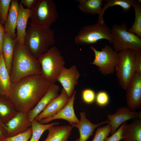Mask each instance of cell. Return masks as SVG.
Instances as JSON below:
<instances>
[{
    "instance_id": "34",
    "label": "cell",
    "mask_w": 141,
    "mask_h": 141,
    "mask_svg": "<svg viewBox=\"0 0 141 141\" xmlns=\"http://www.w3.org/2000/svg\"><path fill=\"white\" fill-rule=\"evenodd\" d=\"M126 122L127 121L124 122L114 134L109 137H107L104 141H120L123 139L122 129L125 124Z\"/></svg>"
},
{
    "instance_id": "16",
    "label": "cell",
    "mask_w": 141,
    "mask_h": 141,
    "mask_svg": "<svg viewBox=\"0 0 141 141\" xmlns=\"http://www.w3.org/2000/svg\"><path fill=\"white\" fill-rule=\"evenodd\" d=\"M30 9L25 8L22 4L19 3L16 25L17 33L15 40L20 44L24 45L26 27L30 18Z\"/></svg>"
},
{
    "instance_id": "12",
    "label": "cell",
    "mask_w": 141,
    "mask_h": 141,
    "mask_svg": "<svg viewBox=\"0 0 141 141\" xmlns=\"http://www.w3.org/2000/svg\"><path fill=\"white\" fill-rule=\"evenodd\" d=\"M141 111H132L127 107H122L118 109L113 114L107 116L108 124L111 126V135L114 134L122 124L128 120L137 118H141Z\"/></svg>"
},
{
    "instance_id": "36",
    "label": "cell",
    "mask_w": 141,
    "mask_h": 141,
    "mask_svg": "<svg viewBox=\"0 0 141 141\" xmlns=\"http://www.w3.org/2000/svg\"><path fill=\"white\" fill-rule=\"evenodd\" d=\"M4 33V27L0 22V55L2 54L3 39Z\"/></svg>"
},
{
    "instance_id": "27",
    "label": "cell",
    "mask_w": 141,
    "mask_h": 141,
    "mask_svg": "<svg viewBox=\"0 0 141 141\" xmlns=\"http://www.w3.org/2000/svg\"><path fill=\"white\" fill-rule=\"evenodd\" d=\"M59 124V122H57L43 124L34 119L31 122L32 132L31 136L29 141H39L41 136L45 131L52 126Z\"/></svg>"
},
{
    "instance_id": "19",
    "label": "cell",
    "mask_w": 141,
    "mask_h": 141,
    "mask_svg": "<svg viewBox=\"0 0 141 141\" xmlns=\"http://www.w3.org/2000/svg\"><path fill=\"white\" fill-rule=\"evenodd\" d=\"M19 3L17 0H11L8 14L4 27L5 32L8 34L13 40H15L16 23Z\"/></svg>"
},
{
    "instance_id": "37",
    "label": "cell",
    "mask_w": 141,
    "mask_h": 141,
    "mask_svg": "<svg viewBox=\"0 0 141 141\" xmlns=\"http://www.w3.org/2000/svg\"><path fill=\"white\" fill-rule=\"evenodd\" d=\"M37 0H21L20 3L28 8L31 9L33 5Z\"/></svg>"
},
{
    "instance_id": "40",
    "label": "cell",
    "mask_w": 141,
    "mask_h": 141,
    "mask_svg": "<svg viewBox=\"0 0 141 141\" xmlns=\"http://www.w3.org/2000/svg\"><path fill=\"white\" fill-rule=\"evenodd\" d=\"M75 141H79V139H77Z\"/></svg>"
},
{
    "instance_id": "4",
    "label": "cell",
    "mask_w": 141,
    "mask_h": 141,
    "mask_svg": "<svg viewBox=\"0 0 141 141\" xmlns=\"http://www.w3.org/2000/svg\"><path fill=\"white\" fill-rule=\"evenodd\" d=\"M31 26L48 28L58 18L56 4L52 0H37L30 9Z\"/></svg>"
},
{
    "instance_id": "6",
    "label": "cell",
    "mask_w": 141,
    "mask_h": 141,
    "mask_svg": "<svg viewBox=\"0 0 141 141\" xmlns=\"http://www.w3.org/2000/svg\"><path fill=\"white\" fill-rule=\"evenodd\" d=\"M125 23L114 24L111 29L113 48L119 52L124 49L141 51V37L129 32Z\"/></svg>"
},
{
    "instance_id": "1",
    "label": "cell",
    "mask_w": 141,
    "mask_h": 141,
    "mask_svg": "<svg viewBox=\"0 0 141 141\" xmlns=\"http://www.w3.org/2000/svg\"><path fill=\"white\" fill-rule=\"evenodd\" d=\"M52 84L41 74L28 76L11 83L7 98L17 112L27 113L36 105Z\"/></svg>"
},
{
    "instance_id": "3",
    "label": "cell",
    "mask_w": 141,
    "mask_h": 141,
    "mask_svg": "<svg viewBox=\"0 0 141 141\" xmlns=\"http://www.w3.org/2000/svg\"><path fill=\"white\" fill-rule=\"evenodd\" d=\"M55 42L54 33L50 27L38 28L31 26L26 31L24 45L38 59Z\"/></svg>"
},
{
    "instance_id": "18",
    "label": "cell",
    "mask_w": 141,
    "mask_h": 141,
    "mask_svg": "<svg viewBox=\"0 0 141 141\" xmlns=\"http://www.w3.org/2000/svg\"><path fill=\"white\" fill-rule=\"evenodd\" d=\"M86 114L84 111L80 113L79 122L72 126L77 128L79 131L80 137L79 141H87L93 135L95 129L101 125L107 123L106 120L97 124L91 123L86 117Z\"/></svg>"
},
{
    "instance_id": "30",
    "label": "cell",
    "mask_w": 141,
    "mask_h": 141,
    "mask_svg": "<svg viewBox=\"0 0 141 141\" xmlns=\"http://www.w3.org/2000/svg\"><path fill=\"white\" fill-rule=\"evenodd\" d=\"M32 129L31 126L26 131L12 136L7 137L3 141H29L31 136Z\"/></svg>"
},
{
    "instance_id": "7",
    "label": "cell",
    "mask_w": 141,
    "mask_h": 141,
    "mask_svg": "<svg viewBox=\"0 0 141 141\" xmlns=\"http://www.w3.org/2000/svg\"><path fill=\"white\" fill-rule=\"evenodd\" d=\"M135 51L124 49L118 53L115 69L119 84L124 90H126L136 72L134 63Z\"/></svg>"
},
{
    "instance_id": "26",
    "label": "cell",
    "mask_w": 141,
    "mask_h": 141,
    "mask_svg": "<svg viewBox=\"0 0 141 141\" xmlns=\"http://www.w3.org/2000/svg\"><path fill=\"white\" fill-rule=\"evenodd\" d=\"M78 8L83 12L98 15L101 13L103 2L102 0H77Z\"/></svg>"
},
{
    "instance_id": "10",
    "label": "cell",
    "mask_w": 141,
    "mask_h": 141,
    "mask_svg": "<svg viewBox=\"0 0 141 141\" xmlns=\"http://www.w3.org/2000/svg\"><path fill=\"white\" fill-rule=\"evenodd\" d=\"M127 107L135 111L141 107V74L136 72L126 90Z\"/></svg>"
},
{
    "instance_id": "32",
    "label": "cell",
    "mask_w": 141,
    "mask_h": 141,
    "mask_svg": "<svg viewBox=\"0 0 141 141\" xmlns=\"http://www.w3.org/2000/svg\"><path fill=\"white\" fill-rule=\"evenodd\" d=\"M95 100L98 106L101 107H104L109 103V96L106 92L101 91L98 92L96 95Z\"/></svg>"
},
{
    "instance_id": "42",
    "label": "cell",
    "mask_w": 141,
    "mask_h": 141,
    "mask_svg": "<svg viewBox=\"0 0 141 141\" xmlns=\"http://www.w3.org/2000/svg\"><path fill=\"white\" fill-rule=\"evenodd\" d=\"M0 141H3L2 140H0Z\"/></svg>"
},
{
    "instance_id": "21",
    "label": "cell",
    "mask_w": 141,
    "mask_h": 141,
    "mask_svg": "<svg viewBox=\"0 0 141 141\" xmlns=\"http://www.w3.org/2000/svg\"><path fill=\"white\" fill-rule=\"evenodd\" d=\"M124 141H141V120L125 124L122 132Z\"/></svg>"
},
{
    "instance_id": "2",
    "label": "cell",
    "mask_w": 141,
    "mask_h": 141,
    "mask_svg": "<svg viewBox=\"0 0 141 141\" xmlns=\"http://www.w3.org/2000/svg\"><path fill=\"white\" fill-rule=\"evenodd\" d=\"M38 59L24 45L17 43L12 60L10 77L11 83L32 75L41 74Z\"/></svg>"
},
{
    "instance_id": "9",
    "label": "cell",
    "mask_w": 141,
    "mask_h": 141,
    "mask_svg": "<svg viewBox=\"0 0 141 141\" xmlns=\"http://www.w3.org/2000/svg\"><path fill=\"white\" fill-rule=\"evenodd\" d=\"M90 48L94 52L95 56L93 61L90 63L98 67L99 70L104 75L113 73L118 52L108 45H105L101 51L92 46Z\"/></svg>"
},
{
    "instance_id": "14",
    "label": "cell",
    "mask_w": 141,
    "mask_h": 141,
    "mask_svg": "<svg viewBox=\"0 0 141 141\" xmlns=\"http://www.w3.org/2000/svg\"><path fill=\"white\" fill-rule=\"evenodd\" d=\"M76 93L75 90L66 104L57 113L52 116L38 121L41 124H46L55 120L62 119L68 121L71 126L79 123V120L75 115L74 108Z\"/></svg>"
},
{
    "instance_id": "8",
    "label": "cell",
    "mask_w": 141,
    "mask_h": 141,
    "mask_svg": "<svg viewBox=\"0 0 141 141\" xmlns=\"http://www.w3.org/2000/svg\"><path fill=\"white\" fill-rule=\"evenodd\" d=\"M102 39L107 40L112 44L111 29L105 24L97 23L84 26L75 37L74 41L78 45L85 46L95 43Z\"/></svg>"
},
{
    "instance_id": "5",
    "label": "cell",
    "mask_w": 141,
    "mask_h": 141,
    "mask_svg": "<svg viewBox=\"0 0 141 141\" xmlns=\"http://www.w3.org/2000/svg\"><path fill=\"white\" fill-rule=\"evenodd\" d=\"M38 59L42 75L52 84H55L65 64L64 58L59 49L55 46H51Z\"/></svg>"
},
{
    "instance_id": "22",
    "label": "cell",
    "mask_w": 141,
    "mask_h": 141,
    "mask_svg": "<svg viewBox=\"0 0 141 141\" xmlns=\"http://www.w3.org/2000/svg\"><path fill=\"white\" fill-rule=\"evenodd\" d=\"M16 42L8 33L4 34L2 48V54L5 65L10 74L12 60Z\"/></svg>"
},
{
    "instance_id": "25",
    "label": "cell",
    "mask_w": 141,
    "mask_h": 141,
    "mask_svg": "<svg viewBox=\"0 0 141 141\" xmlns=\"http://www.w3.org/2000/svg\"><path fill=\"white\" fill-rule=\"evenodd\" d=\"M134 0H105V3L101 11L98 15L97 23L105 24L103 16L105 10L109 8L115 6H119L122 8L125 12H128L132 7Z\"/></svg>"
},
{
    "instance_id": "23",
    "label": "cell",
    "mask_w": 141,
    "mask_h": 141,
    "mask_svg": "<svg viewBox=\"0 0 141 141\" xmlns=\"http://www.w3.org/2000/svg\"><path fill=\"white\" fill-rule=\"evenodd\" d=\"M17 111L5 96L0 95V120L5 124L13 118Z\"/></svg>"
},
{
    "instance_id": "17",
    "label": "cell",
    "mask_w": 141,
    "mask_h": 141,
    "mask_svg": "<svg viewBox=\"0 0 141 141\" xmlns=\"http://www.w3.org/2000/svg\"><path fill=\"white\" fill-rule=\"evenodd\" d=\"M59 90L60 87L58 85L55 84H52L49 90L36 105L27 113L31 122L52 100L59 96Z\"/></svg>"
},
{
    "instance_id": "20",
    "label": "cell",
    "mask_w": 141,
    "mask_h": 141,
    "mask_svg": "<svg viewBox=\"0 0 141 141\" xmlns=\"http://www.w3.org/2000/svg\"><path fill=\"white\" fill-rule=\"evenodd\" d=\"M73 127L70 125H54L49 128L48 133L44 141H68Z\"/></svg>"
},
{
    "instance_id": "29",
    "label": "cell",
    "mask_w": 141,
    "mask_h": 141,
    "mask_svg": "<svg viewBox=\"0 0 141 141\" xmlns=\"http://www.w3.org/2000/svg\"><path fill=\"white\" fill-rule=\"evenodd\" d=\"M111 131V127L109 124L98 127L92 141H104Z\"/></svg>"
},
{
    "instance_id": "13",
    "label": "cell",
    "mask_w": 141,
    "mask_h": 141,
    "mask_svg": "<svg viewBox=\"0 0 141 141\" xmlns=\"http://www.w3.org/2000/svg\"><path fill=\"white\" fill-rule=\"evenodd\" d=\"M27 113L17 112L15 115L5 124L7 131V137L15 136L25 132L31 126Z\"/></svg>"
},
{
    "instance_id": "24",
    "label": "cell",
    "mask_w": 141,
    "mask_h": 141,
    "mask_svg": "<svg viewBox=\"0 0 141 141\" xmlns=\"http://www.w3.org/2000/svg\"><path fill=\"white\" fill-rule=\"evenodd\" d=\"M10 74L6 67L3 54L0 55V91L7 97L10 89Z\"/></svg>"
},
{
    "instance_id": "33",
    "label": "cell",
    "mask_w": 141,
    "mask_h": 141,
    "mask_svg": "<svg viewBox=\"0 0 141 141\" xmlns=\"http://www.w3.org/2000/svg\"><path fill=\"white\" fill-rule=\"evenodd\" d=\"M82 98L84 102L90 104L93 103L95 100L96 94L95 92L90 89L84 90L82 92Z\"/></svg>"
},
{
    "instance_id": "38",
    "label": "cell",
    "mask_w": 141,
    "mask_h": 141,
    "mask_svg": "<svg viewBox=\"0 0 141 141\" xmlns=\"http://www.w3.org/2000/svg\"><path fill=\"white\" fill-rule=\"evenodd\" d=\"M7 136V131L3 127L0 125V140H2Z\"/></svg>"
},
{
    "instance_id": "11",
    "label": "cell",
    "mask_w": 141,
    "mask_h": 141,
    "mask_svg": "<svg viewBox=\"0 0 141 141\" xmlns=\"http://www.w3.org/2000/svg\"><path fill=\"white\" fill-rule=\"evenodd\" d=\"M80 77L79 71L76 66L73 65L69 68L64 67L57 77V81L61 84L69 98L75 90Z\"/></svg>"
},
{
    "instance_id": "31",
    "label": "cell",
    "mask_w": 141,
    "mask_h": 141,
    "mask_svg": "<svg viewBox=\"0 0 141 141\" xmlns=\"http://www.w3.org/2000/svg\"><path fill=\"white\" fill-rule=\"evenodd\" d=\"M11 0H0V22L4 24L6 20Z\"/></svg>"
},
{
    "instance_id": "35",
    "label": "cell",
    "mask_w": 141,
    "mask_h": 141,
    "mask_svg": "<svg viewBox=\"0 0 141 141\" xmlns=\"http://www.w3.org/2000/svg\"><path fill=\"white\" fill-rule=\"evenodd\" d=\"M134 63L136 72L141 74V51H135Z\"/></svg>"
},
{
    "instance_id": "28",
    "label": "cell",
    "mask_w": 141,
    "mask_h": 141,
    "mask_svg": "<svg viewBox=\"0 0 141 141\" xmlns=\"http://www.w3.org/2000/svg\"><path fill=\"white\" fill-rule=\"evenodd\" d=\"M135 12V19L130 28V32L135 34L141 37V5L138 0H134L132 5Z\"/></svg>"
},
{
    "instance_id": "41",
    "label": "cell",
    "mask_w": 141,
    "mask_h": 141,
    "mask_svg": "<svg viewBox=\"0 0 141 141\" xmlns=\"http://www.w3.org/2000/svg\"><path fill=\"white\" fill-rule=\"evenodd\" d=\"M0 95H1L0 91Z\"/></svg>"
},
{
    "instance_id": "15",
    "label": "cell",
    "mask_w": 141,
    "mask_h": 141,
    "mask_svg": "<svg viewBox=\"0 0 141 141\" xmlns=\"http://www.w3.org/2000/svg\"><path fill=\"white\" fill-rule=\"evenodd\" d=\"M70 98L62 88L60 94L52 100L35 119L39 121L53 116L65 106Z\"/></svg>"
},
{
    "instance_id": "39",
    "label": "cell",
    "mask_w": 141,
    "mask_h": 141,
    "mask_svg": "<svg viewBox=\"0 0 141 141\" xmlns=\"http://www.w3.org/2000/svg\"><path fill=\"white\" fill-rule=\"evenodd\" d=\"M0 125H1L2 126H4V124L3 123V122L1 121V120H0Z\"/></svg>"
}]
</instances>
